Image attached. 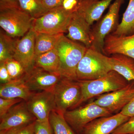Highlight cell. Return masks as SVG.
<instances>
[{
	"mask_svg": "<svg viewBox=\"0 0 134 134\" xmlns=\"http://www.w3.org/2000/svg\"><path fill=\"white\" fill-rule=\"evenodd\" d=\"M73 10H68L63 6L49 10L42 16L33 19L32 28L36 33L64 34L68 31Z\"/></svg>",
	"mask_w": 134,
	"mask_h": 134,
	"instance_id": "4",
	"label": "cell"
},
{
	"mask_svg": "<svg viewBox=\"0 0 134 134\" xmlns=\"http://www.w3.org/2000/svg\"><path fill=\"white\" fill-rule=\"evenodd\" d=\"M103 53L108 56L121 54L134 59V34L125 36L109 34L105 40Z\"/></svg>",
	"mask_w": 134,
	"mask_h": 134,
	"instance_id": "16",
	"label": "cell"
},
{
	"mask_svg": "<svg viewBox=\"0 0 134 134\" xmlns=\"http://www.w3.org/2000/svg\"><path fill=\"white\" fill-rule=\"evenodd\" d=\"M110 62L112 70L119 73L129 82L134 81V59L121 54L110 55Z\"/></svg>",
	"mask_w": 134,
	"mask_h": 134,
	"instance_id": "19",
	"label": "cell"
},
{
	"mask_svg": "<svg viewBox=\"0 0 134 134\" xmlns=\"http://www.w3.org/2000/svg\"><path fill=\"white\" fill-rule=\"evenodd\" d=\"M120 112L130 118L134 116V97Z\"/></svg>",
	"mask_w": 134,
	"mask_h": 134,
	"instance_id": "34",
	"label": "cell"
},
{
	"mask_svg": "<svg viewBox=\"0 0 134 134\" xmlns=\"http://www.w3.org/2000/svg\"><path fill=\"white\" fill-rule=\"evenodd\" d=\"M34 65L50 73L60 74V59L55 48L36 56Z\"/></svg>",
	"mask_w": 134,
	"mask_h": 134,
	"instance_id": "20",
	"label": "cell"
},
{
	"mask_svg": "<svg viewBox=\"0 0 134 134\" xmlns=\"http://www.w3.org/2000/svg\"><path fill=\"white\" fill-rule=\"evenodd\" d=\"M112 115L93 101L79 108L68 110L63 114L67 122L77 134H80L84 128L93 120Z\"/></svg>",
	"mask_w": 134,
	"mask_h": 134,
	"instance_id": "8",
	"label": "cell"
},
{
	"mask_svg": "<svg viewBox=\"0 0 134 134\" xmlns=\"http://www.w3.org/2000/svg\"><path fill=\"white\" fill-rule=\"evenodd\" d=\"M79 81L82 89V103L94 97L122 88L129 82L119 73L113 70L98 79Z\"/></svg>",
	"mask_w": 134,
	"mask_h": 134,
	"instance_id": "3",
	"label": "cell"
},
{
	"mask_svg": "<svg viewBox=\"0 0 134 134\" xmlns=\"http://www.w3.org/2000/svg\"><path fill=\"white\" fill-rule=\"evenodd\" d=\"M36 121L23 126L1 130L0 134H35Z\"/></svg>",
	"mask_w": 134,
	"mask_h": 134,
	"instance_id": "27",
	"label": "cell"
},
{
	"mask_svg": "<svg viewBox=\"0 0 134 134\" xmlns=\"http://www.w3.org/2000/svg\"><path fill=\"white\" fill-rule=\"evenodd\" d=\"M5 63L10 76L12 80L23 78L26 74V71L23 65L14 58Z\"/></svg>",
	"mask_w": 134,
	"mask_h": 134,
	"instance_id": "26",
	"label": "cell"
},
{
	"mask_svg": "<svg viewBox=\"0 0 134 134\" xmlns=\"http://www.w3.org/2000/svg\"><path fill=\"white\" fill-rule=\"evenodd\" d=\"M125 0H115L108 12L91 28L92 43L90 48L103 53L105 38L119 25L120 8Z\"/></svg>",
	"mask_w": 134,
	"mask_h": 134,
	"instance_id": "5",
	"label": "cell"
},
{
	"mask_svg": "<svg viewBox=\"0 0 134 134\" xmlns=\"http://www.w3.org/2000/svg\"><path fill=\"white\" fill-rule=\"evenodd\" d=\"M12 81L7 69L5 63H0V81L1 84L7 83Z\"/></svg>",
	"mask_w": 134,
	"mask_h": 134,
	"instance_id": "32",
	"label": "cell"
},
{
	"mask_svg": "<svg viewBox=\"0 0 134 134\" xmlns=\"http://www.w3.org/2000/svg\"><path fill=\"white\" fill-rule=\"evenodd\" d=\"M77 2H80V1H81V0H76Z\"/></svg>",
	"mask_w": 134,
	"mask_h": 134,
	"instance_id": "36",
	"label": "cell"
},
{
	"mask_svg": "<svg viewBox=\"0 0 134 134\" xmlns=\"http://www.w3.org/2000/svg\"><path fill=\"white\" fill-rule=\"evenodd\" d=\"M0 118V130L23 126L36 120L25 100L15 105Z\"/></svg>",
	"mask_w": 134,
	"mask_h": 134,
	"instance_id": "13",
	"label": "cell"
},
{
	"mask_svg": "<svg viewBox=\"0 0 134 134\" xmlns=\"http://www.w3.org/2000/svg\"><path fill=\"white\" fill-rule=\"evenodd\" d=\"M68 31L66 37L70 39L81 42L87 48L91 46V25L75 8L68 26Z\"/></svg>",
	"mask_w": 134,
	"mask_h": 134,
	"instance_id": "14",
	"label": "cell"
},
{
	"mask_svg": "<svg viewBox=\"0 0 134 134\" xmlns=\"http://www.w3.org/2000/svg\"><path fill=\"white\" fill-rule=\"evenodd\" d=\"M35 134H54L49 121H40L36 120Z\"/></svg>",
	"mask_w": 134,
	"mask_h": 134,
	"instance_id": "30",
	"label": "cell"
},
{
	"mask_svg": "<svg viewBox=\"0 0 134 134\" xmlns=\"http://www.w3.org/2000/svg\"><path fill=\"white\" fill-rule=\"evenodd\" d=\"M49 121L54 134H76L61 112L56 110L52 111L49 115Z\"/></svg>",
	"mask_w": 134,
	"mask_h": 134,
	"instance_id": "23",
	"label": "cell"
},
{
	"mask_svg": "<svg viewBox=\"0 0 134 134\" xmlns=\"http://www.w3.org/2000/svg\"><path fill=\"white\" fill-rule=\"evenodd\" d=\"M56 110L64 114L81 104L82 93L79 80L62 77L53 89Z\"/></svg>",
	"mask_w": 134,
	"mask_h": 134,
	"instance_id": "6",
	"label": "cell"
},
{
	"mask_svg": "<svg viewBox=\"0 0 134 134\" xmlns=\"http://www.w3.org/2000/svg\"><path fill=\"white\" fill-rule=\"evenodd\" d=\"M62 77L59 74L50 73L34 65L23 78L30 90L34 92L53 90Z\"/></svg>",
	"mask_w": 134,
	"mask_h": 134,
	"instance_id": "11",
	"label": "cell"
},
{
	"mask_svg": "<svg viewBox=\"0 0 134 134\" xmlns=\"http://www.w3.org/2000/svg\"><path fill=\"white\" fill-rule=\"evenodd\" d=\"M18 38H14L1 30L0 63L13 59Z\"/></svg>",
	"mask_w": 134,
	"mask_h": 134,
	"instance_id": "24",
	"label": "cell"
},
{
	"mask_svg": "<svg viewBox=\"0 0 134 134\" xmlns=\"http://www.w3.org/2000/svg\"><path fill=\"white\" fill-rule=\"evenodd\" d=\"M54 48L59 58L60 74L63 77L78 80L77 68L88 48L83 44L70 39L64 34L60 38Z\"/></svg>",
	"mask_w": 134,
	"mask_h": 134,
	"instance_id": "1",
	"label": "cell"
},
{
	"mask_svg": "<svg viewBox=\"0 0 134 134\" xmlns=\"http://www.w3.org/2000/svg\"><path fill=\"white\" fill-rule=\"evenodd\" d=\"M64 34H52L36 33L35 51L36 56L53 50L60 38Z\"/></svg>",
	"mask_w": 134,
	"mask_h": 134,
	"instance_id": "22",
	"label": "cell"
},
{
	"mask_svg": "<svg viewBox=\"0 0 134 134\" xmlns=\"http://www.w3.org/2000/svg\"><path fill=\"white\" fill-rule=\"evenodd\" d=\"M24 100L21 99L0 98V118L6 114L12 107L18 103Z\"/></svg>",
	"mask_w": 134,
	"mask_h": 134,
	"instance_id": "28",
	"label": "cell"
},
{
	"mask_svg": "<svg viewBox=\"0 0 134 134\" xmlns=\"http://www.w3.org/2000/svg\"><path fill=\"white\" fill-rule=\"evenodd\" d=\"M36 35L31 28L21 38L17 39L13 58L21 64L26 73L34 66Z\"/></svg>",
	"mask_w": 134,
	"mask_h": 134,
	"instance_id": "12",
	"label": "cell"
},
{
	"mask_svg": "<svg viewBox=\"0 0 134 134\" xmlns=\"http://www.w3.org/2000/svg\"><path fill=\"white\" fill-rule=\"evenodd\" d=\"M130 118L120 112L97 118L86 125L80 134H111Z\"/></svg>",
	"mask_w": 134,
	"mask_h": 134,
	"instance_id": "15",
	"label": "cell"
},
{
	"mask_svg": "<svg viewBox=\"0 0 134 134\" xmlns=\"http://www.w3.org/2000/svg\"><path fill=\"white\" fill-rule=\"evenodd\" d=\"M37 1H38L39 2H42L43 1V0H37Z\"/></svg>",
	"mask_w": 134,
	"mask_h": 134,
	"instance_id": "35",
	"label": "cell"
},
{
	"mask_svg": "<svg viewBox=\"0 0 134 134\" xmlns=\"http://www.w3.org/2000/svg\"><path fill=\"white\" fill-rule=\"evenodd\" d=\"M65 0H43L42 3L46 9L49 10L63 6Z\"/></svg>",
	"mask_w": 134,
	"mask_h": 134,
	"instance_id": "33",
	"label": "cell"
},
{
	"mask_svg": "<svg viewBox=\"0 0 134 134\" xmlns=\"http://www.w3.org/2000/svg\"><path fill=\"white\" fill-rule=\"evenodd\" d=\"M34 18L19 8L0 10V26L14 38L24 36L32 28Z\"/></svg>",
	"mask_w": 134,
	"mask_h": 134,
	"instance_id": "7",
	"label": "cell"
},
{
	"mask_svg": "<svg viewBox=\"0 0 134 134\" xmlns=\"http://www.w3.org/2000/svg\"><path fill=\"white\" fill-rule=\"evenodd\" d=\"M111 70L109 56L88 48L77 66V77L81 81L94 80L104 76Z\"/></svg>",
	"mask_w": 134,
	"mask_h": 134,
	"instance_id": "2",
	"label": "cell"
},
{
	"mask_svg": "<svg viewBox=\"0 0 134 134\" xmlns=\"http://www.w3.org/2000/svg\"><path fill=\"white\" fill-rule=\"evenodd\" d=\"M21 9L36 19L44 15L48 11L42 3L37 0H18Z\"/></svg>",
	"mask_w": 134,
	"mask_h": 134,
	"instance_id": "25",
	"label": "cell"
},
{
	"mask_svg": "<svg viewBox=\"0 0 134 134\" xmlns=\"http://www.w3.org/2000/svg\"><path fill=\"white\" fill-rule=\"evenodd\" d=\"M26 102L29 111L39 121H49L50 113L56 110L53 90L34 92Z\"/></svg>",
	"mask_w": 134,
	"mask_h": 134,
	"instance_id": "10",
	"label": "cell"
},
{
	"mask_svg": "<svg viewBox=\"0 0 134 134\" xmlns=\"http://www.w3.org/2000/svg\"><path fill=\"white\" fill-rule=\"evenodd\" d=\"M34 92L30 90L23 78L1 84L0 97L7 99H21L27 101Z\"/></svg>",
	"mask_w": 134,
	"mask_h": 134,
	"instance_id": "18",
	"label": "cell"
},
{
	"mask_svg": "<svg viewBox=\"0 0 134 134\" xmlns=\"http://www.w3.org/2000/svg\"><path fill=\"white\" fill-rule=\"evenodd\" d=\"M111 134H134V116L120 125Z\"/></svg>",
	"mask_w": 134,
	"mask_h": 134,
	"instance_id": "29",
	"label": "cell"
},
{
	"mask_svg": "<svg viewBox=\"0 0 134 134\" xmlns=\"http://www.w3.org/2000/svg\"><path fill=\"white\" fill-rule=\"evenodd\" d=\"M113 0H81L77 2L75 9L90 25L101 18L105 9Z\"/></svg>",
	"mask_w": 134,
	"mask_h": 134,
	"instance_id": "17",
	"label": "cell"
},
{
	"mask_svg": "<svg viewBox=\"0 0 134 134\" xmlns=\"http://www.w3.org/2000/svg\"><path fill=\"white\" fill-rule=\"evenodd\" d=\"M11 8L21 9L18 0H0V10Z\"/></svg>",
	"mask_w": 134,
	"mask_h": 134,
	"instance_id": "31",
	"label": "cell"
},
{
	"mask_svg": "<svg viewBox=\"0 0 134 134\" xmlns=\"http://www.w3.org/2000/svg\"><path fill=\"white\" fill-rule=\"evenodd\" d=\"M134 97V81H132L122 88L100 95L93 102L113 114L120 111Z\"/></svg>",
	"mask_w": 134,
	"mask_h": 134,
	"instance_id": "9",
	"label": "cell"
},
{
	"mask_svg": "<svg viewBox=\"0 0 134 134\" xmlns=\"http://www.w3.org/2000/svg\"><path fill=\"white\" fill-rule=\"evenodd\" d=\"M111 34L119 36H130L134 34V0H129L121 22Z\"/></svg>",
	"mask_w": 134,
	"mask_h": 134,
	"instance_id": "21",
	"label": "cell"
}]
</instances>
